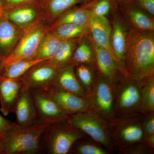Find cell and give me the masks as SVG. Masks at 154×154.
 Segmentation results:
<instances>
[{
    "mask_svg": "<svg viewBox=\"0 0 154 154\" xmlns=\"http://www.w3.org/2000/svg\"><path fill=\"white\" fill-rule=\"evenodd\" d=\"M123 71L141 85L154 77V31L129 28Z\"/></svg>",
    "mask_w": 154,
    "mask_h": 154,
    "instance_id": "cell-1",
    "label": "cell"
},
{
    "mask_svg": "<svg viewBox=\"0 0 154 154\" xmlns=\"http://www.w3.org/2000/svg\"><path fill=\"white\" fill-rule=\"evenodd\" d=\"M68 122L111 153L115 150L112 125L94 110L70 115Z\"/></svg>",
    "mask_w": 154,
    "mask_h": 154,
    "instance_id": "cell-2",
    "label": "cell"
},
{
    "mask_svg": "<svg viewBox=\"0 0 154 154\" xmlns=\"http://www.w3.org/2000/svg\"><path fill=\"white\" fill-rule=\"evenodd\" d=\"M48 125L16 126L1 137L4 154H35L40 152L42 134Z\"/></svg>",
    "mask_w": 154,
    "mask_h": 154,
    "instance_id": "cell-3",
    "label": "cell"
},
{
    "mask_svg": "<svg viewBox=\"0 0 154 154\" xmlns=\"http://www.w3.org/2000/svg\"><path fill=\"white\" fill-rule=\"evenodd\" d=\"M87 137L67 121L52 123L42 134L41 149H45L49 154H68L76 142Z\"/></svg>",
    "mask_w": 154,
    "mask_h": 154,
    "instance_id": "cell-4",
    "label": "cell"
},
{
    "mask_svg": "<svg viewBox=\"0 0 154 154\" xmlns=\"http://www.w3.org/2000/svg\"><path fill=\"white\" fill-rule=\"evenodd\" d=\"M49 31L50 24L46 19L35 22L25 28L13 51L2 59L0 69L15 62L35 58L41 42Z\"/></svg>",
    "mask_w": 154,
    "mask_h": 154,
    "instance_id": "cell-5",
    "label": "cell"
},
{
    "mask_svg": "<svg viewBox=\"0 0 154 154\" xmlns=\"http://www.w3.org/2000/svg\"><path fill=\"white\" fill-rule=\"evenodd\" d=\"M114 86L115 103L113 121L140 114V83L135 79L124 75Z\"/></svg>",
    "mask_w": 154,
    "mask_h": 154,
    "instance_id": "cell-6",
    "label": "cell"
},
{
    "mask_svg": "<svg viewBox=\"0 0 154 154\" xmlns=\"http://www.w3.org/2000/svg\"><path fill=\"white\" fill-rule=\"evenodd\" d=\"M91 110L112 125L114 120L115 90L113 84L97 71L93 88L86 96Z\"/></svg>",
    "mask_w": 154,
    "mask_h": 154,
    "instance_id": "cell-7",
    "label": "cell"
},
{
    "mask_svg": "<svg viewBox=\"0 0 154 154\" xmlns=\"http://www.w3.org/2000/svg\"><path fill=\"white\" fill-rule=\"evenodd\" d=\"M144 116L140 113L113 121L112 125L115 150L142 142L143 136L142 124Z\"/></svg>",
    "mask_w": 154,
    "mask_h": 154,
    "instance_id": "cell-8",
    "label": "cell"
},
{
    "mask_svg": "<svg viewBox=\"0 0 154 154\" xmlns=\"http://www.w3.org/2000/svg\"><path fill=\"white\" fill-rule=\"evenodd\" d=\"M30 90L36 112V124L49 125L67 121L69 115L62 110L43 90Z\"/></svg>",
    "mask_w": 154,
    "mask_h": 154,
    "instance_id": "cell-9",
    "label": "cell"
},
{
    "mask_svg": "<svg viewBox=\"0 0 154 154\" xmlns=\"http://www.w3.org/2000/svg\"><path fill=\"white\" fill-rule=\"evenodd\" d=\"M2 16L23 29L38 21L47 20L40 1L4 9Z\"/></svg>",
    "mask_w": 154,
    "mask_h": 154,
    "instance_id": "cell-10",
    "label": "cell"
},
{
    "mask_svg": "<svg viewBox=\"0 0 154 154\" xmlns=\"http://www.w3.org/2000/svg\"><path fill=\"white\" fill-rule=\"evenodd\" d=\"M41 90L69 115L91 110L86 98L65 91L53 84Z\"/></svg>",
    "mask_w": 154,
    "mask_h": 154,
    "instance_id": "cell-11",
    "label": "cell"
},
{
    "mask_svg": "<svg viewBox=\"0 0 154 154\" xmlns=\"http://www.w3.org/2000/svg\"><path fill=\"white\" fill-rule=\"evenodd\" d=\"M96 65L99 72L113 85L125 75L115 55L91 39Z\"/></svg>",
    "mask_w": 154,
    "mask_h": 154,
    "instance_id": "cell-12",
    "label": "cell"
},
{
    "mask_svg": "<svg viewBox=\"0 0 154 154\" xmlns=\"http://www.w3.org/2000/svg\"><path fill=\"white\" fill-rule=\"evenodd\" d=\"M60 70L44 61L32 67L21 78L28 88L43 89L54 82Z\"/></svg>",
    "mask_w": 154,
    "mask_h": 154,
    "instance_id": "cell-13",
    "label": "cell"
},
{
    "mask_svg": "<svg viewBox=\"0 0 154 154\" xmlns=\"http://www.w3.org/2000/svg\"><path fill=\"white\" fill-rule=\"evenodd\" d=\"M23 85L21 78L8 79L0 75L1 110L4 115L14 113L16 103Z\"/></svg>",
    "mask_w": 154,
    "mask_h": 154,
    "instance_id": "cell-14",
    "label": "cell"
},
{
    "mask_svg": "<svg viewBox=\"0 0 154 154\" xmlns=\"http://www.w3.org/2000/svg\"><path fill=\"white\" fill-rule=\"evenodd\" d=\"M14 113L19 126L27 127L36 124V112L31 90L26 86L22 87Z\"/></svg>",
    "mask_w": 154,
    "mask_h": 154,
    "instance_id": "cell-15",
    "label": "cell"
},
{
    "mask_svg": "<svg viewBox=\"0 0 154 154\" xmlns=\"http://www.w3.org/2000/svg\"><path fill=\"white\" fill-rule=\"evenodd\" d=\"M24 29L2 16L0 20V54L2 58L8 57L14 50Z\"/></svg>",
    "mask_w": 154,
    "mask_h": 154,
    "instance_id": "cell-16",
    "label": "cell"
},
{
    "mask_svg": "<svg viewBox=\"0 0 154 154\" xmlns=\"http://www.w3.org/2000/svg\"><path fill=\"white\" fill-rule=\"evenodd\" d=\"M112 25L110 36V46L123 71L127 36L129 29H127L125 22L118 16H114Z\"/></svg>",
    "mask_w": 154,
    "mask_h": 154,
    "instance_id": "cell-17",
    "label": "cell"
},
{
    "mask_svg": "<svg viewBox=\"0 0 154 154\" xmlns=\"http://www.w3.org/2000/svg\"><path fill=\"white\" fill-rule=\"evenodd\" d=\"M88 27L93 41L114 54L110 43L111 25L106 17L91 16Z\"/></svg>",
    "mask_w": 154,
    "mask_h": 154,
    "instance_id": "cell-18",
    "label": "cell"
},
{
    "mask_svg": "<svg viewBox=\"0 0 154 154\" xmlns=\"http://www.w3.org/2000/svg\"><path fill=\"white\" fill-rule=\"evenodd\" d=\"M82 38L63 39L52 57L45 62L58 69L68 65L75 50Z\"/></svg>",
    "mask_w": 154,
    "mask_h": 154,
    "instance_id": "cell-19",
    "label": "cell"
},
{
    "mask_svg": "<svg viewBox=\"0 0 154 154\" xmlns=\"http://www.w3.org/2000/svg\"><path fill=\"white\" fill-rule=\"evenodd\" d=\"M52 84L63 90L86 98L85 92L76 76L72 66L68 65L60 69Z\"/></svg>",
    "mask_w": 154,
    "mask_h": 154,
    "instance_id": "cell-20",
    "label": "cell"
},
{
    "mask_svg": "<svg viewBox=\"0 0 154 154\" xmlns=\"http://www.w3.org/2000/svg\"><path fill=\"white\" fill-rule=\"evenodd\" d=\"M92 5L69 9L61 15L50 26L53 27L62 24H72L88 27L91 17V10L93 5Z\"/></svg>",
    "mask_w": 154,
    "mask_h": 154,
    "instance_id": "cell-21",
    "label": "cell"
},
{
    "mask_svg": "<svg viewBox=\"0 0 154 154\" xmlns=\"http://www.w3.org/2000/svg\"><path fill=\"white\" fill-rule=\"evenodd\" d=\"M82 0H40L46 19L50 25L61 15Z\"/></svg>",
    "mask_w": 154,
    "mask_h": 154,
    "instance_id": "cell-22",
    "label": "cell"
},
{
    "mask_svg": "<svg viewBox=\"0 0 154 154\" xmlns=\"http://www.w3.org/2000/svg\"><path fill=\"white\" fill-rule=\"evenodd\" d=\"M122 12L127 22L132 28L140 30L154 31L153 19L145 12L132 8L125 9Z\"/></svg>",
    "mask_w": 154,
    "mask_h": 154,
    "instance_id": "cell-23",
    "label": "cell"
},
{
    "mask_svg": "<svg viewBox=\"0 0 154 154\" xmlns=\"http://www.w3.org/2000/svg\"><path fill=\"white\" fill-rule=\"evenodd\" d=\"M45 60L35 57L15 62L0 69V75L8 79H20L32 67Z\"/></svg>",
    "mask_w": 154,
    "mask_h": 154,
    "instance_id": "cell-24",
    "label": "cell"
},
{
    "mask_svg": "<svg viewBox=\"0 0 154 154\" xmlns=\"http://www.w3.org/2000/svg\"><path fill=\"white\" fill-rule=\"evenodd\" d=\"M82 38L75 50L69 65L75 66L85 64L97 68L92 45L85 39Z\"/></svg>",
    "mask_w": 154,
    "mask_h": 154,
    "instance_id": "cell-25",
    "label": "cell"
},
{
    "mask_svg": "<svg viewBox=\"0 0 154 154\" xmlns=\"http://www.w3.org/2000/svg\"><path fill=\"white\" fill-rule=\"evenodd\" d=\"M88 30V26L75 24H62L53 27L50 26V31L62 39L85 37Z\"/></svg>",
    "mask_w": 154,
    "mask_h": 154,
    "instance_id": "cell-26",
    "label": "cell"
},
{
    "mask_svg": "<svg viewBox=\"0 0 154 154\" xmlns=\"http://www.w3.org/2000/svg\"><path fill=\"white\" fill-rule=\"evenodd\" d=\"M74 68L76 76L87 96L95 83L98 69L85 64L76 66Z\"/></svg>",
    "mask_w": 154,
    "mask_h": 154,
    "instance_id": "cell-27",
    "label": "cell"
},
{
    "mask_svg": "<svg viewBox=\"0 0 154 154\" xmlns=\"http://www.w3.org/2000/svg\"><path fill=\"white\" fill-rule=\"evenodd\" d=\"M154 112V77L141 85L140 113L146 115Z\"/></svg>",
    "mask_w": 154,
    "mask_h": 154,
    "instance_id": "cell-28",
    "label": "cell"
},
{
    "mask_svg": "<svg viewBox=\"0 0 154 154\" xmlns=\"http://www.w3.org/2000/svg\"><path fill=\"white\" fill-rule=\"evenodd\" d=\"M62 40L49 31L41 42L35 57L45 60L49 59L54 54Z\"/></svg>",
    "mask_w": 154,
    "mask_h": 154,
    "instance_id": "cell-29",
    "label": "cell"
},
{
    "mask_svg": "<svg viewBox=\"0 0 154 154\" xmlns=\"http://www.w3.org/2000/svg\"><path fill=\"white\" fill-rule=\"evenodd\" d=\"M82 139L76 142L69 153L75 154H109L107 150L100 144L94 142L84 140Z\"/></svg>",
    "mask_w": 154,
    "mask_h": 154,
    "instance_id": "cell-30",
    "label": "cell"
},
{
    "mask_svg": "<svg viewBox=\"0 0 154 154\" xmlns=\"http://www.w3.org/2000/svg\"><path fill=\"white\" fill-rule=\"evenodd\" d=\"M121 154H152L154 149L147 146L142 142L135 143L116 150Z\"/></svg>",
    "mask_w": 154,
    "mask_h": 154,
    "instance_id": "cell-31",
    "label": "cell"
},
{
    "mask_svg": "<svg viewBox=\"0 0 154 154\" xmlns=\"http://www.w3.org/2000/svg\"><path fill=\"white\" fill-rule=\"evenodd\" d=\"M109 0H101L93 5L91 10V16L96 17H106L110 12Z\"/></svg>",
    "mask_w": 154,
    "mask_h": 154,
    "instance_id": "cell-32",
    "label": "cell"
},
{
    "mask_svg": "<svg viewBox=\"0 0 154 154\" xmlns=\"http://www.w3.org/2000/svg\"><path fill=\"white\" fill-rule=\"evenodd\" d=\"M142 126L143 136L154 134V112L145 115Z\"/></svg>",
    "mask_w": 154,
    "mask_h": 154,
    "instance_id": "cell-33",
    "label": "cell"
},
{
    "mask_svg": "<svg viewBox=\"0 0 154 154\" xmlns=\"http://www.w3.org/2000/svg\"><path fill=\"white\" fill-rule=\"evenodd\" d=\"M17 125L16 122L9 121L0 114V137L14 128Z\"/></svg>",
    "mask_w": 154,
    "mask_h": 154,
    "instance_id": "cell-34",
    "label": "cell"
},
{
    "mask_svg": "<svg viewBox=\"0 0 154 154\" xmlns=\"http://www.w3.org/2000/svg\"><path fill=\"white\" fill-rule=\"evenodd\" d=\"M39 1L40 0H2L4 9Z\"/></svg>",
    "mask_w": 154,
    "mask_h": 154,
    "instance_id": "cell-35",
    "label": "cell"
},
{
    "mask_svg": "<svg viewBox=\"0 0 154 154\" xmlns=\"http://www.w3.org/2000/svg\"><path fill=\"white\" fill-rule=\"evenodd\" d=\"M139 4L148 14L154 16V0H139Z\"/></svg>",
    "mask_w": 154,
    "mask_h": 154,
    "instance_id": "cell-36",
    "label": "cell"
},
{
    "mask_svg": "<svg viewBox=\"0 0 154 154\" xmlns=\"http://www.w3.org/2000/svg\"><path fill=\"white\" fill-rule=\"evenodd\" d=\"M142 142L150 148L154 149V134L143 136Z\"/></svg>",
    "mask_w": 154,
    "mask_h": 154,
    "instance_id": "cell-37",
    "label": "cell"
},
{
    "mask_svg": "<svg viewBox=\"0 0 154 154\" xmlns=\"http://www.w3.org/2000/svg\"><path fill=\"white\" fill-rule=\"evenodd\" d=\"M0 154H4V148L2 138L0 137Z\"/></svg>",
    "mask_w": 154,
    "mask_h": 154,
    "instance_id": "cell-38",
    "label": "cell"
},
{
    "mask_svg": "<svg viewBox=\"0 0 154 154\" xmlns=\"http://www.w3.org/2000/svg\"><path fill=\"white\" fill-rule=\"evenodd\" d=\"M3 10H4V8H3L2 2V0H0V16H2Z\"/></svg>",
    "mask_w": 154,
    "mask_h": 154,
    "instance_id": "cell-39",
    "label": "cell"
},
{
    "mask_svg": "<svg viewBox=\"0 0 154 154\" xmlns=\"http://www.w3.org/2000/svg\"><path fill=\"white\" fill-rule=\"evenodd\" d=\"M122 1H124V2H131L133 0H122Z\"/></svg>",
    "mask_w": 154,
    "mask_h": 154,
    "instance_id": "cell-40",
    "label": "cell"
},
{
    "mask_svg": "<svg viewBox=\"0 0 154 154\" xmlns=\"http://www.w3.org/2000/svg\"><path fill=\"white\" fill-rule=\"evenodd\" d=\"M2 56L0 54V62H1V60H2Z\"/></svg>",
    "mask_w": 154,
    "mask_h": 154,
    "instance_id": "cell-41",
    "label": "cell"
},
{
    "mask_svg": "<svg viewBox=\"0 0 154 154\" xmlns=\"http://www.w3.org/2000/svg\"><path fill=\"white\" fill-rule=\"evenodd\" d=\"M2 16H0V20H1V17H2Z\"/></svg>",
    "mask_w": 154,
    "mask_h": 154,
    "instance_id": "cell-42",
    "label": "cell"
}]
</instances>
